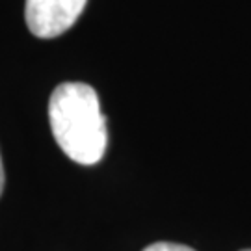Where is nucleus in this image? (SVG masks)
<instances>
[{"label":"nucleus","mask_w":251,"mask_h":251,"mask_svg":"<svg viewBox=\"0 0 251 251\" xmlns=\"http://www.w3.org/2000/svg\"><path fill=\"white\" fill-rule=\"evenodd\" d=\"M4 182H6V177H4V166H2V156H0V196L4 190Z\"/></svg>","instance_id":"20e7f679"},{"label":"nucleus","mask_w":251,"mask_h":251,"mask_svg":"<svg viewBox=\"0 0 251 251\" xmlns=\"http://www.w3.org/2000/svg\"><path fill=\"white\" fill-rule=\"evenodd\" d=\"M88 0H26L25 19L36 37L52 39L76 23Z\"/></svg>","instance_id":"f03ea898"},{"label":"nucleus","mask_w":251,"mask_h":251,"mask_svg":"<svg viewBox=\"0 0 251 251\" xmlns=\"http://www.w3.org/2000/svg\"><path fill=\"white\" fill-rule=\"evenodd\" d=\"M244 251H251V250H244Z\"/></svg>","instance_id":"39448f33"},{"label":"nucleus","mask_w":251,"mask_h":251,"mask_svg":"<svg viewBox=\"0 0 251 251\" xmlns=\"http://www.w3.org/2000/svg\"><path fill=\"white\" fill-rule=\"evenodd\" d=\"M49 121L56 144L73 162L93 166L104 156L108 130L97 91L84 82H63L50 95Z\"/></svg>","instance_id":"f257e3e1"},{"label":"nucleus","mask_w":251,"mask_h":251,"mask_svg":"<svg viewBox=\"0 0 251 251\" xmlns=\"http://www.w3.org/2000/svg\"><path fill=\"white\" fill-rule=\"evenodd\" d=\"M144 251H196L188 248V246H182V244H173V242H156L147 246Z\"/></svg>","instance_id":"7ed1b4c3"}]
</instances>
